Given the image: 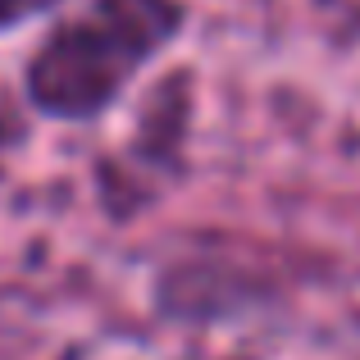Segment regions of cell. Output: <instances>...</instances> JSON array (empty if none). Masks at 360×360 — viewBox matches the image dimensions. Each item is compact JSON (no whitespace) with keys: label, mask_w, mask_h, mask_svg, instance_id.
Segmentation results:
<instances>
[{"label":"cell","mask_w":360,"mask_h":360,"mask_svg":"<svg viewBox=\"0 0 360 360\" xmlns=\"http://www.w3.org/2000/svg\"><path fill=\"white\" fill-rule=\"evenodd\" d=\"M5 137H9V115H5V105H0V146H5Z\"/></svg>","instance_id":"cell-3"},{"label":"cell","mask_w":360,"mask_h":360,"mask_svg":"<svg viewBox=\"0 0 360 360\" xmlns=\"http://www.w3.org/2000/svg\"><path fill=\"white\" fill-rule=\"evenodd\" d=\"M46 5H55V0H0V27L18 23V18L37 14V9H46Z\"/></svg>","instance_id":"cell-2"},{"label":"cell","mask_w":360,"mask_h":360,"mask_svg":"<svg viewBox=\"0 0 360 360\" xmlns=\"http://www.w3.org/2000/svg\"><path fill=\"white\" fill-rule=\"evenodd\" d=\"M169 0H96L32 60V96L51 115H96L137 64L174 32Z\"/></svg>","instance_id":"cell-1"}]
</instances>
